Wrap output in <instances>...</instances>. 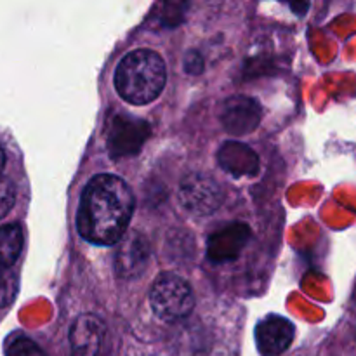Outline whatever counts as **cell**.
<instances>
[{"mask_svg": "<svg viewBox=\"0 0 356 356\" xmlns=\"http://www.w3.org/2000/svg\"><path fill=\"white\" fill-rule=\"evenodd\" d=\"M134 212V195L124 179L99 174L86 186L76 214L80 236L96 245H113L124 236Z\"/></svg>", "mask_w": 356, "mask_h": 356, "instance_id": "6da1fadb", "label": "cell"}, {"mask_svg": "<svg viewBox=\"0 0 356 356\" xmlns=\"http://www.w3.org/2000/svg\"><path fill=\"white\" fill-rule=\"evenodd\" d=\"M165 63L149 49H138L125 56L115 72L117 92L131 104H148L165 87Z\"/></svg>", "mask_w": 356, "mask_h": 356, "instance_id": "7a4b0ae2", "label": "cell"}, {"mask_svg": "<svg viewBox=\"0 0 356 356\" xmlns=\"http://www.w3.org/2000/svg\"><path fill=\"white\" fill-rule=\"evenodd\" d=\"M149 302L156 316L174 322L190 315L195 298L184 278L176 273H162L149 291Z\"/></svg>", "mask_w": 356, "mask_h": 356, "instance_id": "3957f363", "label": "cell"}, {"mask_svg": "<svg viewBox=\"0 0 356 356\" xmlns=\"http://www.w3.org/2000/svg\"><path fill=\"white\" fill-rule=\"evenodd\" d=\"M72 356H111L110 336L101 318L82 315L75 320L70 332Z\"/></svg>", "mask_w": 356, "mask_h": 356, "instance_id": "277c9868", "label": "cell"}, {"mask_svg": "<svg viewBox=\"0 0 356 356\" xmlns=\"http://www.w3.org/2000/svg\"><path fill=\"white\" fill-rule=\"evenodd\" d=\"M294 339V327L280 316H271L259 323L256 330V341L264 356H278L291 346Z\"/></svg>", "mask_w": 356, "mask_h": 356, "instance_id": "5b68a950", "label": "cell"}, {"mask_svg": "<svg viewBox=\"0 0 356 356\" xmlns=\"http://www.w3.org/2000/svg\"><path fill=\"white\" fill-rule=\"evenodd\" d=\"M218 195V188L212 183V179H207V177L193 176L184 181L183 188H181L183 204L190 211L200 212V214L214 211L219 200Z\"/></svg>", "mask_w": 356, "mask_h": 356, "instance_id": "8992f818", "label": "cell"}, {"mask_svg": "<svg viewBox=\"0 0 356 356\" xmlns=\"http://www.w3.org/2000/svg\"><path fill=\"white\" fill-rule=\"evenodd\" d=\"M259 108L249 97H233L226 103L222 122H225L226 131L232 134H245L252 131L259 122Z\"/></svg>", "mask_w": 356, "mask_h": 356, "instance_id": "52a82bcc", "label": "cell"}, {"mask_svg": "<svg viewBox=\"0 0 356 356\" xmlns=\"http://www.w3.org/2000/svg\"><path fill=\"white\" fill-rule=\"evenodd\" d=\"M148 259V249H146L145 240L139 235H132L124 242L117 254V273L120 277H134L139 275L146 266Z\"/></svg>", "mask_w": 356, "mask_h": 356, "instance_id": "ba28073f", "label": "cell"}, {"mask_svg": "<svg viewBox=\"0 0 356 356\" xmlns=\"http://www.w3.org/2000/svg\"><path fill=\"white\" fill-rule=\"evenodd\" d=\"M23 250V228L19 225L0 226V270L10 268Z\"/></svg>", "mask_w": 356, "mask_h": 356, "instance_id": "9c48e42d", "label": "cell"}, {"mask_svg": "<svg viewBox=\"0 0 356 356\" xmlns=\"http://www.w3.org/2000/svg\"><path fill=\"white\" fill-rule=\"evenodd\" d=\"M17 287H19V282L14 271L10 268L0 270V308H6L16 299Z\"/></svg>", "mask_w": 356, "mask_h": 356, "instance_id": "30bf717a", "label": "cell"}, {"mask_svg": "<svg viewBox=\"0 0 356 356\" xmlns=\"http://www.w3.org/2000/svg\"><path fill=\"white\" fill-rule=\"evenodd\" d=\"M6 356H45L37 343L26 337H17L9 344Z\"/></svg>", "mask_w": 356, "mask_h": 356, "instance_id": "8fae6325", "label": "cell"}, {"mask_svg": "<svg viewBox=\"0 0 356 356\" xmlns=\"http://www.w3.org/2000/svg\"><path fill=\"white\" fill-rule=\"evenodd\" d=\"M16 202V188L13 181L7 177H0V219L6 218Z\"/></svg>", "mask_w": 356, "mask_h": 356, "instance_id": "7c38bea8", "label": "cell"}, {"mask_svg": "<svg viewBox=\"0 0 356 356\" xmlns=\"http://www.w3.org/2000/svg\"><path fill=\"white\" fill-rule=\"evenodd\" d=\"M3 163H6V155H3V152H2V148H0V170H2V167H3Z\"/></svg>", "mask_w": 356, "mask_h": 356, "instance_id": "4fadbf2b", "label": "cell"}]
</instances>
